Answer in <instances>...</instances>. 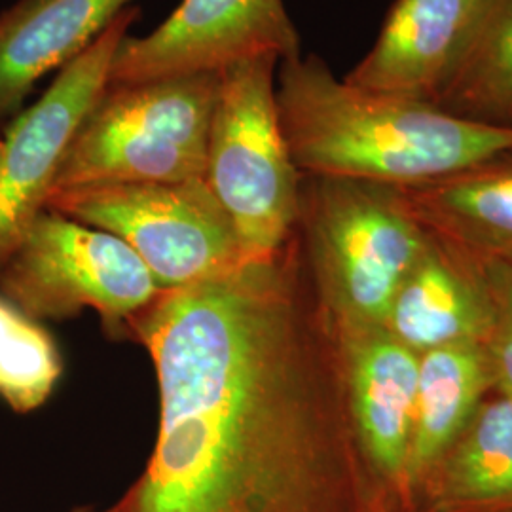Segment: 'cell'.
<instances>
[{
	"mask_svg": "<svg viewBox=\"0 0 512 512\" xmlns=\"http://www.w3.org/2000/svg\"><path fill=\"white\" fill-rule=\"evenodd\" d=\"M158 384L143 475L110 512H374L336 332L296 236L169 289L129 329Z\"/></svg>",
	"mask_w": 512,
	"mask_h": 512,
	"instance_id": "6da1fadb",
	"label": "cell"
},
{
	"mask_svg": "<svg viewBox=\"0 0 512 512\" xmlns=\"http://www.w3.org/2000/svg\"><path fill=\"white\" fill-rule=\"evenodd\" d=\"M275 99L291 158L306 175L408 186L512 152V128L351 86L317 55L279 63Z\"/></svg>",
	"mask_w": 512,
	"mask_h": 512,
	"instance_id": "7a4b0ae2",
	"label": "cell"
},
{
	"mask_svg": "<svg viewBox=\"0 0 512 512\" xmlns=\"http://www.w3.org/2000/svg\"><path fill=\"white\" fill-rule=\"evenodd\" d=\"M294 236L334 329L385 325L429 241L397 186L306 173Z\"/></svg>",
	"mask_w": 512,
	"mask_h": 512,
	"instance_id": "3957f363",
	"label": "cell"
},
{
	"mask_svg": "<svg viewBox=\"0 0 512 512\" xmlns=\"http://www.w3.org/2000/svg\"><path fill=\"white\" fill-rule=\"evenodd\" d=\"M219 74L109 84L82 120L54 192L202 181Z\"/></svg>",
	"mask_w": 512,
	"mask_h": 512,
	"instance_id": "277c9868",
	"label": "cell"
},
{
	"mask_svg": "<svg viewBox=\"0 0 512 512\" xmlns=\"http://www.w3.org/2000/svg\"><path fill=\"white\" fill-rule=\"evenodd\" d=\"M281 61L260 55L219 73L205 183L238 232L245 260L281 251L298 217L300 177L275 99Z\"/></svg>",
	"mask_w": 512,
	"mask_h": 512,
	"instance_id": "5b68a950",
	"label": "cell"
},
{
	"mask_svg": "<svg viewBox=\"0 0 512 512\" xmlns=\"http://www.w3.org/2000/svg\"><path fill=\"white\" fill-rule=\"evenodd\" d=\"M162 293L128 243L50 209L0 268V294L27 317L63 321L93 310L112 336H128Z\"/></svg>",
	"mask_w": 512,
	"mask_h": 512,
	"instance_id": "8992f818",
	"label": "cell"
},
{
	"mask_svg": "<svg viewBox=\"0 0 512 512\" xmlns=\"http://www.w3.org/2000/svg\"><path fill=\"white\" fill-rule=\"evenodd\" d=\"M46 209L128 243L164 291L245 260L238 232L205 179L80 186L54 192Z\"/></svg>",
	"mask_w": 512,
	"mask_h": 512,
	"instance_id": "52a82bcc",
	"label": "cell"
},
{
	"mask_svg": "<svg viewBox=\"0 0 512 512\" xmlns=\"http://www.w3.org/2000/svg\"><path fill=\"white\" fill-rule=\"evenodd\" d=\"M139 12L129 6L118 14L84 54L59 71L37 103L12 120L0 158V268L46 211L74 135L109 86L112 59Z\"/></svg>",
	"mask_w": 512,
	"mask_h": 512,
	"instance_id": "ba28073f",
	"label": "cell"
},
{
	"mask_svg": "<svg viewBox=\"0 0 512 512\" xmlns=\"http://www.w3.org/2000/svg\"><path fill=\"white\" fill-rule=\"evenodd\" d=\"M260 55H302L283 0H183L147 37L120 42L109 84L219 74Z\"/></svg>",
	"mask_w": 512,
	"mask_h": 512,
	"instance_id": "9c48e42d",
	"label": "cell"
},
{
	"mask_svg": "<svg viewBox=\"0 0 512 512\" xmlns=\"http://www.w3.org/2000/svg\"><path fill=\"white\" fill-rule=\"evenodd\" d=\"M334 332L349 421L366 473L384 503L412 507L408 456L420 355L384 325Z\"/></svg>",
	"mask_w": 512,
	"mask_h": 512,
	"instance_id": "30bf717a",
	"label": "cell"
},
{
	"mask_svg": "<svg viewBox=\"0 0 512 512\" xmlns=\"http://www.w3.org/2000/svg\"><path fill=\"white\" fill-rule=\"evenodd\" d=\"M384 327L421 355L486 344L499 329V315L482 268L429 236L391 302Z\"/></svg>",
	"mask_w": 512,
	"mask_h": 512,
	"instance_id": "8fae6325",
	"label": "cell"
},
{
	"mask_svg": "<svg viewBox=\"0 0 512 512\" xmlns=\"http://www.w3.org/2000/svg\"><path fill=\"white\" fill-rule=\"evenodd\" d=\"M397 188L425 234L478 268L512 266V152Z\"/></svg>",
	"mask_w": 512,
	"mask_h": 512,
	"instance_id": "7c38bea8",
	"label": "cell"
},
{
	"mask_svg": "<svg viewBox=\"0 0 512 512\" xmlns=\"http://www.w3.org/2000/svg\"><path fill=\"white\" fill-rule=\"evenodd\" d=\"M467 0H395L372 50L344 80L433 103L469 27Z\"/></svg>",
	"mask_w": 512,
	"mask_h": 512,
	"instance_id": "4fadbf2b",
	"label": "cell"
},
{
	"mask_svg": "<svg viewBox=\"0 0 512 512\" xmlns=\"http://www.w3.org/2000/svg\"><path fill=\"white\" fill-rule=\"evenodd\" d=\"M133 0H18L0 14V122L44 74L84 54Z\"/></svg>",
	"mask_w": 512,
	"mask_h": 512,
	"instance_id": "5bb4252c",
	"label": "cell"
},
{
	"mask_svg": "<svg viewBox=\"0 0 512 512\" xmlns=\"http://www.w3.org/2000/svg\"><path fill=\"white\" fill-rule=\"evenodd\" d=\"M427 512L512 511V397L490 393L425 478Z\"/></svg>",
	"mask_w": 512,
	"mask_h": 512,
	"instance_id": "9a60e30c",
	"label": "cell"
},
{
	"mask_svg": "<svg viewBox=\"0 0 512 512\" xmlns=\"http://www.w3.org/2000/svg\"><path fill=\"white\" fill-rule=\"evenodd\" d=\"M492 393L484 344H459L420 355L408 456V499L416 507L425 478Z\"/></svg>",
	"mask_w": 512,
	"mask_h": 512,
	"instance_id": "2e32d148",
	"label": "cell"
},
{
	"mask_svg": "<svg viewBox=\"0 0 512 512\" xmlns=\"http://www.w3.org/2000/svg\"><path fill=\"white\" fill-rule=\"evenodd\" d=\"M433 105L476 124L512 128V0H488L476 14Z\"/></svg>",
	"mask_w": 512,
	"mask_h": 512,
	"instance_id": "e0dca14e",
	"label": "cell"
},
{
	"mask_svg": "<svg viewBox=\"0 0 512 512\" xmlns=\"http://www.w3.org/2000/svg\"><path fill=\"white\" fill-rule=\"evenodd\" d=\"M54 338L0 294V399L27 414L46 403L61 378Z\"/></svg>",
	"mask_w": 512,
	"mask_h": 512,
	"instance_id": "ac0fdd59",
	"label": "cell"
},
{
	"mask_svg": "<svg viewBox=\"0 0 512 512\" xmlns=\"http://www.w3.org/2000/svg\"><path fill=\"white\" fill-rule=\"evenodd\" d=\"M484 349L492 376V391L512 397V329L499 327L484 344Z\"/></svg>",
	"mask_w": 512,
	"mask_h": 512,
	"instance_id": "d6986e66",
	"label": "cell"
},
{
	"mask_svg": "<svg viewBox=\"0 0 512 512\" xmlns=\"http://www.w3.org/2000/svg\"><path fill=\"white\" fill-rule=\"evenodd\" d=\"M494 296L499 315V327L512 329V266L482 268Z\"/></svg>",
	"mask_w": 512,
	"mask_h": 512,
	"instance_id": "ffe728a7",
	"label": "cell"
},
{
	"mask_svg": "<svg viewBox=\"0 0 512 512\" xmlns=\"http://www.w3.org/2000/svg\"><path fill=\"white\" fill-rule=\"evenodd\" d=\"M374 512H427L425 509H421V507H399V505H387V503H382V505H378V509Z\"/></svg>",
	"mask_w": 512,
	"mask_h": 512,
	"instance_id": "44dd1931",
	"label": "cell"
},
{
	"mask_svg": "<svg viewBox=\"0 0 512 512\" xmlns=\"http://www.w3.org/2000/svg\"><path fill=\"white\" fill-rule=\"evenodd\" d=\"M469 2V10H471V18H469V25H471V21L475 19L476 14L484 8V4L488 2V0H467ZM469 29V27H467Z\"/></svg>",
	"mask_w": 512,
	"mask_h": 512,
	"instance_id": "7402d4cb",
	"label": "cell"
},
{
	"mask_svg": "<svg viewBox=\"0 0 512 512\" xmlns=\"http://www.w3.org/2000/svg\"><path fill=\"white\" fill-rule=\"evenodd\" d=\"M71 512H110V509H105V511H93V509H74Z\"/></svg>",
	"mask_w": 512,
	"mask_h": 512,
	"instance_id": "603a6c76",
	"label": "cell"
},
{
	"mask_svg": "<svg viewBox=\"0 0 512 512\" xmlns=\"http://www.w3.org/2000/svg\"><path fill=\"white\" fill-rule=\"evenodd\" d=\"M0 158H2V139H0Z\"/></svg>",
	"mask_w": 512,
	"mask_h": 512,
	"instance_id": "cb8c5ba5",
	"label": "cell"
},
{
	"mask_svg": "<svg viewBox=\"0 0 512 512\" xmlns=\"http://www.w3.org/2000/svg\"><path fill=\"white\" fill-rule=\"evenodd\" d=\"M509 512H512V511H509Z\"/></svg>",
	"mask_w": 512,
	"mask_h": 512,
	"instance_id": "d4e9b609",
	"label": "cell"
}]
</instances>
